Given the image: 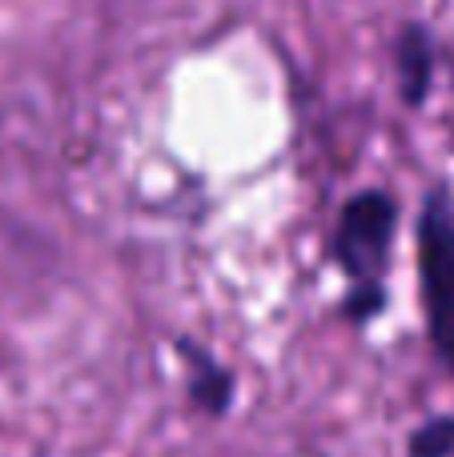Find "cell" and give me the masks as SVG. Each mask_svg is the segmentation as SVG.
<instances>
[{"instance_id":"6da1fadb","label":"cell","mask_w":454,"mask_h":457,"mask_svg":"<svg viewBox=\"0 0 454 457\" xmlns=\"http://www.w3.org/2000/svg\"><path fill=\"white\" fill-rule=\"evenodd\" d=\"M394 221H399V209L378 189L358 193L338 221L334 261L358 285V293L350 297V317H374L383 309V273L391 257Z\"/></svg>"},{"instance_id":"5b68a950","label":"cell","mask_w":454,"mask_h":457,"mask_svg":"<svg viewBox=\"0 0 454 457\" xmlns=\"http://www.w3.org/2000/svg\"><path fill=\"white\" fill-rule=\"evenodd\" d=\"M230 389H233L230 373L214 370V365H206V370H201V381H198V402L201 405H209L214 413H222L225 402H230Z\"/></svg>"},{"instance_id":"7a4b0ae2","label":"cell","mask_w":454,"mask_h":457,"mask_svg":"<svg viewBox=\"0 0 454 457\" xmlns=\"http://www.w3.org/2000/svg\"><path fill=\"white\" fill-rule=\"evenodd\" d=\"M418 269H423L426 329L454 373V213L442 193H431L418 221Z\"/></svg>"},{"instance_id":"3957f363","label":"cell","mask_w":454,"mask_h":457,"mask_svg":"<svg viewBox=\"0 0 454 457\" xmlns=\"http://www.w3.org/2000/svg\"><path fill=\"white\" fill-rule=\"evenodd\" d=\"M434 77V48L423 29H407L399 40V80L407 104H423Z\"/></svg>"},{"instance_id":"277c9868","label":"cell","mask_w":454,"mask_h":457,"mask_svg":"<svg viewBox=\"0 0 454 457\" xmlns=\"http://www.w3.org/2000/svg\"><path fill=\"white\" fill-rule=\"evenodd\" d=\"M410 457H454V418H434L415 429Z\"/></svg>"}]
</instances>
